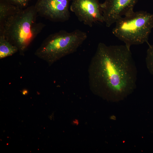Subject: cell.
<instances>
[{"instance_id": "obj_3", "label": "cell", "mask_w": 153, "mask_h": 153, "mask_svg": "<svg viewBox=\"0 0 153 153\" xmlns=\"http://www.w3.org/2000/svg\"><path fill=\"white\" fill-rule=\"evenodd\" d=\"M85 32L76 29L71 32L61 30L48 35L35 52L49 66L76 52L87 38Z\"/></svg>"}, {"instance_id": "obj_10", "label": "cell", "mask_w": 153, "mask_h": 153, "mask_svg": "<svg viewBox=\"0 0 153 153\" xmlns=\"http://www.w3.org/2000/svg\"><path fill=\"white\" fill-rule=\"evenodd\" d=\"M146 58V66L150 73L153 75V44H148Z\"/></svg>"}, {"instance_id": "obj_9", "label": "cell", "mask_w": 153, "mask_h": 153, "mask_svg": "<svg viewBox=\"0 0 153 153\" xmlns=\"http://www.w3.org/2000/svg\"><path fill=\"white\" fill-rule=\"evenodd\" d=\"M18 52V48L6 39L3 33H0V59L11 56Z\"/></svg>"}, {"instance_id": "obj_6", "label": "cell", "mask_w": 153, "mask_h": 153, "mask_svg": "<svg viewBox=\"0 0 153 153\" xmlns=\"http://www.w3.org/2000/svg\"><path fill=\"white\" fill-rule=\"evenodd\" d=\"M70 0H37L35 5L38 14L54 22H64L70 17Z\"/></svg>"}, {"instance_id": "obj_8", "label": "cell", "mask_w": 153, "mask_h": 153, "mask_svg": "<svg viewBox=\"0 0 153 153\" xmlns=\"http://www.w3.org/2000/svg\"><path fill=\"white\" fill-rule=\"evenodd\" d=\"M22 9L7 0H0V28H2L7 19Z\"/></svg>"}, {"instance_id": "obj_7", "label": "cell", "mask_w": 153, "mask_h": 153, "mask_svg": "<svg viewBox=\"0 0 153 153\" xmlns=\"http://www.w3.org/2000/svg\"><path fill=\"white\" fill-rule=\"evenodd\" d=\"M138 0H105L101 4L104 22L109 27L121 17L132 13Z\"/></svg>"}, {"instance_id": "obj_4", "label": "cell", "mask_w": 153, "mask_h": 153, "mask_svg": "<svg viewBox=\"0 0 153 153\" xmlns=\"http://www.w3.org/2000/svg\"><path fill=\"white\" fill-rule=\"evenodd\" d=\"M112 34L130 48L131 46L146 42L153 28V14L146 11L133 12L116 22Z\"/></svg>"}, {"instance_id": "obj_5", "label": "cell", "mask_w": 153, "mask_h": 153, "mask_svg": "<svg viewBox=\"0 0 153 153\" xmlns=\"http://www.w3.org/2000/svg\"><path fill=\"white\" fill-rule=\"evenodd\" d=\"M101 4L99 0H73L70 10L80 22L90 27L97 22H104Z\"/></svg>"}, {"instance_id": "obj_1", "label": "cell", "mask_w": 153, "mask_h": 153, "mask_svg": "<svg viewBox=\"0 0 153 153\" xmlns=\"http://www.w3.org/2000/svg\"><path fill=\"white\" fill-rule=\"evenodd\" d=\"M88 73L91 88L113 101L123 100L136 88L137 68L130 48L125 45L99 43Z\"/></svg>"}, {"instance_id": "obj_2", "label": "cell", "mask_w": 153, "mask_h": 153, "mask_svg": "<svg viewBox=\"0 0 153 153\" xmlns=\"http://www.w3.org/2000/svg\"><path fill=\"white\" fill-rule=\"evenodd\" d=\"M38 14L35 6L22 9L9 17L5 21L0 33L18 49L19 54L25 52L45 25L37 22Z\"/></svg>"}, {"instance_id": "obj_11", "label": "cell", "mask_w": 153, "mask_h": 153, "mask_svg": "<svg viewBox=\"0 0 153 153\" xmlns=\"http://www.w3.org/2000/svg\"><path fill=\"white\" fill-rule=\"evenodd\" d=\"M12 4L21 9L26 7L30 0H7Z\"/></svg>"}]
</instances>
